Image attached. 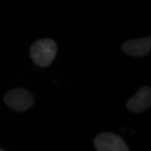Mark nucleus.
<instances>
[{"label":"nucleus","mask_w":151,"mask_h":151,"mask_svg":"<svg viewBox=\"0 0 151 151\" xmlns=\"http://www.w3.org/2000/svg\"><path fill=\"white\" fill-rule=\"evenodd\" d=\"M4 101L11 110L22 112L32 106L34 98L29 91L25 88H17L7 92L4 96Z\"/></svg>","instance_id":"f03ea898"},{"label":"nucleus","mask_w":151,"mask_h":151,"mask_svg":"<svg viewBox=\"0 0 151 151\" xmlns=\"http://www.w3.org/2000/svg\"><path fill=\"white\" fill-rule=\"evenodd\" d=\"M57 53V45L53 40L44 38L39 39L32 44L30 54L34 63L40 67L50 65Z\"/></svg>","instance_id":"f257e3e1"},{"label":"nucleus","mask_w":151,"mask_h":151,"mask_svg":"<svg viewBox=\"0 0 151 151\" xmlns=\"http://www.w3.org/2000/svg\"><path fill=\"white\" fill-rule=\"evenodd\" d=\"M151 49V36L127 40L122 45V50L124 53L135 57L146 56Z\"/></svg>","instance_id":"39448f33"},{"label":"nucleus","mask_w":151,"mask_h":151,"mask_svg":"<svg viewBox=\"0 0 151 151\" xmlns=\"http://www.w3.org/2000/svg\"><path fill=\"white\" fill-rule=\"evenodd\" d=\"M126 105L130 111L135 113L146 111L151 106V87H140L135 95L127 101Z\"/></svg>","instance_id":"20e7f679"},{"label":"nucleus","mask_w":151,"mask_h":151,"mask_svg":"<svg viewBox=\"0 0 151 151\" xmlns=\"http://www.w3.org/2000/svg\"><path fill=\"white\" fill-rule=\"evenodd\" d=\"M94 146L97 151H130L124 140L112 133H102L95 137Z\"/></svg>","instance_id":"7ed1b4c3"},{"label":"nucleus","mask_w":151,"mask_h":151,"mask_svg":"<svg viewBox=\"0 0 151 151\" xmlns=\"http://www.w3.org/2000/svg\"><path fill=\"white\" fill-rule=\"evenodd\" d=\"M0 151H5L4 150H2V149H1V148H0Z\"/></svg>","instance_id":"423d86ee"}]
</instances>
